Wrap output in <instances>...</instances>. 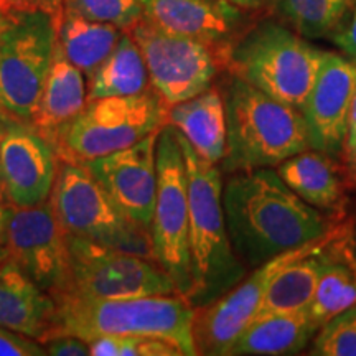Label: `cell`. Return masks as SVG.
I'll return each mask as SVG.
<instances>
[{
    "label": "cell",
    "instance_id": "cell-4",
    "mask_svg": "<svg viewBox=\"0 0 356 356\" xmlns=\"http://www.w3.org/2000/svg\"><path fill=\"white\" fill-rule=\"evenodd\" d=\"M225 170L244 172L275 167L310 149L304 115L299 109L266 95L234 76L225 97Z\"/></svg>",
    "mask_w": 356,
    "mask_h": 356
},
{
    "label": "cell",
    "instance_id": "cell-25",
    "mask_svg": "<svg viewBox=\"0 0 356 356\" xmlns=\"http://www.w3.org/2000/svg\"><path fill=\"white\" fill-rule=\"evenodd\" d=\"M88 83V99L136 96L147 91L149 71L139 44L131 33H122L108 60Z\"/></svg>",
    "mask_w": 356,
    "mask_h": 356
},
{
    "label": "cell",
    "instance_id": "cell-39",
    "mask_svg": "<svg viewBox=\"0 0 356 356\" xmlns=\"http://www.w3.org/2000/svg\"><path fill=\"white\" fill-rule=\"evenodd\" d=\"M2 132H3V126H2V122H0V139H2Z\"/></svg>",
    "mask_w": 356,
    "mask_h": 356
},
{
    "label": "cell",
    "instance_id": "cell-8",
    "mask_svg": "<svg viewBox=\"0 0 356 356\" xmlns=\"http://www.w3.org/2000/svg\"><path fill=\"white\" fill-rule=\"evenodd\" d=\"M50 198L66 234L155 261L150 229L124 215L83 163L61 162Z\"/></svg>",
    "mask_w": 356,
    "mask_h": 356
},
{
    "label": "cell",
    "instance_id": "cell-32",
    "mask_svg": "<svg viewBox=\"0 0 356 356\" xmlns=\"http://www.w3.org/2000/svg\"><path fill=\"white\" fill-rule=\"evenodd\" d=\"M47 355L51 356H89V343L70 333H53L43 341Z\"/></svg>",
    "mask_w": 356,
    "mask_h": 356
},
{
    "label": "cell",
    "instance_id": "cell-24",
    "mask_svg": "<svg viewBox=\"0 0 356 356\" xmlns=\"http://www.w3.org/2000/svg\"><path fill=\"white\" fill-rule=\"evenodd\" d=\"M277 173L284 184L310 207L320 211H333L341 207L343 186L328 155L307 149L279 163Z\"/></svg>",
    "mask_w": 356,
    "mask_h": 356
},
{
    "label": "cell",
    "instance_id": "cell-10",
    "mask_svg": "<svg viewBox=\"0 0 356 356\" xmlns=\"http://www.w3.org/2000/svg\"><path fill=\"white\" fill-rule=\"evenodd\" d=\"M70 284L61 293L91 299H137L178 293L157 262L68 234ZM60 296V293H58Z\"/></svg>",
    "mask_w": 356,
    "mask_h": 356
},
{
    "label": "cell",
    "instance_id": "cell-19",
    "mask_svg": "<svg viewBox=\"0 0 356 356\" xmlns=\"http://www.w3.org/2000/svg\"><path fill=\"white\" fill-rule=\"evenodd\" d=\"M318 259L317 287L307 314L320 327L333 315L356 305V256L350 229L328 243L318 252Z\"/></svg>",
    "mask_w": 356,
    "mask_h": 356
},
{
    "label": "cell",
    "instance_id": "cell-1",
    "mask_svg": "<svg viewBox=\"0 0 356 356\" xmlns=\"http://www.w3.org/2000/svg\"><path fill=\"white\" fill-rule=\"evenodd\" d=\"M233 249L246 269L322 238L335 226L297 197L273 167L234 172L222 186Z\"/></svg>",
    "mask_w": 356,
    "mask_h": 356
},
{
    "label": "cell",
    "instance_id": "cell-36",
    "mask_svg": "<svg viewBox=\"0 0 356 356\" xmlns=\"http://www.w3.org/2000/svg\"><path fill=\"white\" fill-rule=\"evenodd\" d=\"M12 208L6 207L0 203V262L8 257V248H7V225L8 218H10Z\"/></svg>",
    "mask_w": 356,
    "mask_h": 356
},
{
    "label": "cell",
    "instance_id": "cell-17",
    "mask_svg": "<svg viewBox=\"0 0 356 356\" xmlns=\"http://www.w3.org/2000/svg\"><path fill=\"white\" fill-rule=\"evenodd\" d=\"M142 19L162 32L225 44L241 20L231 0H140Z\"/></svg>",
    "mask_w": 356,
    "mask_h": 356
},
{
    "label": "cell",
    "instance_id": "cell-13",
    "mask_svg": "<svg viewBox=\"0 0 356 356\" xmlns=\"http://www.w3.org/2000/svg\"><path fill=\"white\" fill-rule=\"evenodd\" d=\"M8 257L53 297L70 284L68 234L56 220L51 204L12 207L7 225Z\"/></svg>",
    "mask_w": 356,
    "mask_h": 356
},
{
    "label": "cell",
    "instance_id": "cell-7",
    "mask_svg": "<svg viewBox=\"0 0 356 356\" xmlns=\"http://www.w3.org/2000/svg\"><path fill=\"white\" fill-rule=\"evenodd\" d=\"M323 51L300 33L277 24H262L231 48L228 66L236 76L296 109L304 108Z\"/></svg>",
    "mask_w": 356,
    "mask_h": 356
},
{
    "label": "cell",
    "instance_id": "cell-9",
    "mask_svg": "<svg viewBox=\"0 0 356 356\" xmlns=\"http://www.w3.org/2000/svg\"><path fill=\"white\" fill-rule=\"evenodd\" d=\"M155 262L175 284L178 296L191 291L188 181L177 131L165 124L157 139V197L150 225Z\"/></svg>",
    "mask_w": 356,
    "mask_h": 356
},
{
    "label": "cell",
    "instance_id": "cell-40",
    "mask_svg": "<svg viewBox=\"0 0 356 356\" xmlns=\"http://www.w3.org/2000/svg\"><path fill=\"white\" fill-rule=\"evenodd\" d=\"M353 244H355V256H356V233H355V238H353Z\"/></svg>",
    "mask_w": 356,
    "mask_h": 356
},
{
    "label": "cell",
    "instance_id": "cell-11",
    "mask_svg": "<svg viewBox=\"0 0 356 356\" xmlns=\"http://www.w3.org/2000/svg\"><path fill=\"white\" fill-rule=\"evenodd\" d=\"M144 56L152 89L168 106L190 99L210 88L222 60L229 63L231 48L178 37L140 19L131 29Z\"/></svg>",
    "mask_w": 356,
    "mask_h": 356
},
{
    "label": "cell",
    "instance_id": "cell-38",
    "mask_svg": "<svg viewBox=\"0 0 356 356\" xmlns=\"http://www.w3.org/2000/svg\"><path fill=\"white\" fill-rule=\"evenodd\" d=\"M231 2L239 8H259L267 6L269 2H275V0H231Z\"/></svg>",
    "mask_w": 356,
    "mask_h": 356
},
{
    "label": "cell",
    "instance_id": "cell-14",
    "mask_svg": "<svg viewBox=\"0 0 356 356\" xmlns=\"http://www.w3.org/2000/svg\"><path fill=\"white\" fill-rule=\"evenodd\" d=\"M58 152L26 122H7L0 139V185L12 207L47 203L58 175Z\"/></svg>",
    "mask_w": 356,
    "mask_h": 356
},
{
    "label": "cell",
    "instance_id": "cell-26",
    "mask_svg": "<svg viewBox=\"0 0 356 356\" xmlns=\"http://www.w3.org/2000/svg\"><path fill=\"white\" fill-rule=\"evenodd\" d=\"M320 251L293 261L274 275L252 320L309 310L320 274Z\"/></svg>",
    "mask_w": 356,
    "mask_h": 356
},
{
    "label": "cell",
    "instance_id": "cell-27",
    "mask_svg": "<svg viewBox=\"0 0 356 356\" xmlns=\"http://www.w3.org/2000/svg\"><path fill=\"white\" fill-rule=\"evenodd\" d=\"M279 12L307 38L332 37L353 10L356 0H275Z\"/></svg>",
    "mask_w": 356,
    "mask_h": 356
},
{
    "label": "cell",
    "instance_id": "cell-41",
    "mask_svg": "<svg viewBox=\"0 0 356 356\" xmlns=\"http://www.w3.org/2000/svg\"><path fill=\"white\" fill-rule=\"evenodd\" d=\"M0 19H2V12H0Z\"/></svg>",
    "mask_w": 356,
    "mask_h": 356
},
{
    "label": "cell",
    "instance_id": "cell-23",
    "mask_svg": "<svg viewBox=\"0 0 356 356\" xmlns=\"http://www.w3.org/2000/svg\"><path fill=\"white\" fill-rule=\"evenodd\" d=\"M121 37L119 26L88 19L70 8H63L58 20V44L88 81L108 60Z\"/></svg>",
    "mask_w": 356,
    "mask_h": 356
},
{
    "label": "cell",
    "instance_id": "cell-21",
    "mask_svg": "<svg viewBox=\"0 0 356 356\" xmlns=\"http://www.w3.org/2000/svg\"><path fill=\"white\" fill-rule=\"evenodd\" d=\"M88 101L86 78L65 56L56 43L51 68L40 95L38 108L30 122L42 136L53 142L56 132L84 108Z\"/></svg>",
    "mask_w": 356,
    "mask_h": 356
},
{
    "label": "cell",
    "instance_id": "cell-5",
    "mask_svg": "<svg viewBox=\"0 0 356 356\" xmlns=\"http://www.w3.org/2000/svg\"><path fill=\"white\" fill-rule=\"evenodd\" d=\"M170 106L157 92L88 99L84 108L56 132L60 162L84 163L127 149L167 124Z\"/></svg>",
    "mask_w": 356,
    "mask_h": 356
},
{
    "label": "cell",
    "instance_id": "cell-2",
    "mask_svg": "<svg viewBox=\"0 0 356 356\" xmlns=\"http://www.w3.org/2000/svg\"><path fill=\"white\" fill-rule=\"evenodd\" d=\"M177 136L188 181L191 291L185 299L198 310L238 286L248 269L236 256L226 228L220 168L200 157L184 136Z\"/></svg>",
    "mask_w": 356,
    "mask_h": 356
},
{
    "label": "cell",
    "instance_id": "cell-20",
    "mask_svg": "<svg viewBox=\"0 0 356 356\" xmlns=\"http://www.w3.org/2000/svg\"><path fill=\"white\" fill-rule=\"evenodd\" d=\"M167 124L184 136L200 157L220 163L226 154L225 99L215 88L168 108Z\"/></svg>",
    "mask_w": 356,
    "mask_h": 356
},
{
    "label": "cell",
    "instance_id": "cell-15",
    "mask_svg": "<svg viewBox=\"0 0 356 356\" xmlns=\"http://www.w3.org/2000/svg\"><path fill=\"white\" fill-rule=\"evenodd\" d=\"M356 86V63L337 53L323 51L317 78L300 109L310 149L332 159H341L346 139L351 101Z\"/></svg>",
    "mask_w": 356,
    "mask_h": 356
},
{
    "label": "cell",
    "instance_id": "cell-30",
    "mask_svg": "<svg viewBox=\"0 0 356 356\" xmlns=\"http://www.w3.org/2000/svg\"><path fill=\"white\" fill-rule=\"evenodd\" d=\"M70 8L88 19L113 24L119 29H132L142 19L140 0H63Z\"/></svg>",
    "mask_w": 356,
    "mask_h": 356
},
{
    "label": "cell",
    "instance_id": "cell-29",
    "mask_svg": "<svg viewBox=\"0 0 356 356\" xmlns=\"http://www.w3.org/2000/svg\"><path fill=\"white\" fill-rule=\"evenodd\" d=\"M91 356H181L170 341L154 337H101L89 341Z\"/></svg>",
    "mask_w": 356,
    "mask_h": 356
},
{
    "label": "cell",
    "instance_id": "cell-34",
    "mask_svg": "<svg viewBox=\"0 0 356 356\" xmlns=\"http://www.w3.org/2000/svg\"><path fill=\"white\" fill-rule=\"evenodd\" d=\"M332 40L346 56L356 61V3L350 12V19L340 25V29L332 35Z\"/></svg>",
    "mask_w": 356,
    "mask_h": 356
},
{
    "label": "cell",
    "instance_id": "cell-33",
    "mask_svg": "<svg viewBox=\"0 0 356 356\" xmlns=\"http://www.w3.org/2000/svg\"><path fill=\"white\" fill-rule=\"evenodd\" d=\"M6 10H43L60 20L63 0H0V12Z\"/></svg>",
    "mask_w": 356,
    "mask_h": 356
},
{
    "label": "cell",
    "instance_id": "cell-35",
    "mask_svg": "<svg viewBox=\"0 0 356 356\" xmlns=\"http://www.w3.org/2000/svg\"><path fill=\"white\" fill-rule=\"evenodd\" d=\"M345 162V177L350 185L356 186V139L346 142L343 155H341Z\"/></svg>",
    "mask_w": 356,
    "mask_h": 356
},
{
    "label": "cell",
    "instance_id": "cell-31",
    "mask_svg": "<svg viewBox=\"0 0 356 356\" xmlns=\"http://www.w3.org/2000/svg\"><path fill=\"white\" fill-rule=\"evenodd\" d=\"M43 343H37L33 338L0 327V356H44Z\"/></svg>",
    "mask_w": 356,
    "mask_h": 356
},
{
    "label": "cell",
    "instance_id": "cell-16",
    "mask_svg": "<svg viewBox=\"0 0 356 356\" xmlns=\"http://www.w3.org/2000/svg\"><path fill=\"white\" fill-rule=\"evenodd\" d=\"M159 131L119 152L83 165L124 215L150 229L157 197Z\"/></svg>",
    "mask_w": 356,
    "mask_h": 356
},
{
    "label": "cell",
    "instance_id": "cell-37",
    "mask_svg": "<svg viewBox=\"0 0 356 356\" xmlns=\"http://www.w3.org/2000/svg\"><path fill=\"white\" fill-rule=\"evenodd\" d=\"M353 139H356V86H355V92H353V101H351L350 121H348V139H346V142H350Z\"/></svg>",
    "mask_w": 356,
    "mask_h": 356
},
{
    "label": "cell",
    "instance_id": "cell-28",
    "mask_svg": "<svg viewBox=\"0 0 356 356\" xmlns=\"http://www.w3.org/2000/svg\"><path fill=\"white\" fill-rule=\"evenodd\" d=\"M309 355L356 356V305L320 325Z\"/></svg>",
    "mask_w": 356,
    "mask_h": 356
},
{
    "label": "cell",
    "instance_id": "cell-3",
    "mask_svg": "<svg viewBox=\"0 0 356 356\" xmlns=\"http://www.w3.org/2000/svg\"><path fill=\"white\" fill-rule=\"evenodd\" d=\"M53 333H70L84 341L101 337H154L170 341L185 356H195V309L185 297L150 296L137 299H91L60 293ZM43 343V341H42Z\"/></svg>",
    "mask_w": 356,
    "mask_h": 356
},
{
    "label": "cell",
    "instance_id": "cell-18",
    "mask_svg": "<svg viewBox=\"0 0 356 356\" xmlns=\"http://www.w3.org/2000/svg\"><path fill=\"white\" fill-rule=\"evenodd\" d=\"M56 302L12 257L0 262V327L44 341L55 327Z\"/></svg>",
    "mask_w": 356,
    "mask_h": 356
},
{
    "label": "cell",
    "instance_id": "cell-6",
    "mask_svg": "<svg viewBox=\"0 0 356 356\" xmlns=\"http://www.w3.org/2000/svg\"><path fill=\"white\" fill-rule=\"evenodd\" d=\"M58 43V19L43 10H6L0 19V113L32 122Z\"/></svg>",
    "mask_w": 356,
    "mask_h": 356
},
{
    "label": "cell",
    "instance_id": "cell-22",
    "mask_svg": "<svg viewBox=\"0 0 356 356\" xmlns=\"http://www.w3.org/2000/svg\"><path fill=\"white\" fill-rule=\"evenodd\" d=\"M318 325L307 312L280 314L251 320L234 340L228 355L287 356L297 355L310 343Z\"/></svg>",
    "mask_w": 356,
    "mask_h": 356
},
{
    "label": "cell",
    "instance_id": "cell-12",
    "mask_svg": "<svg viewBox=\"0 0 356 356\" xmlns=\"http://www.w3.org/2000/svg\"><path fill=\"white\" fill-rule=\"evenodd\" d=\"M346 229L348 228L345 225L335 226L322 238L275 256L274 259L256 267L254 273L246 280H241L220 299L195 310L193 340L197 353L215 356L228 355L236 338L254 317L274 275L279 274L286 266L292 264L293 261L323 249Z\"/></svg>",
    "mask_w": 356,
    "mask_h": 356
}]
</instances>
